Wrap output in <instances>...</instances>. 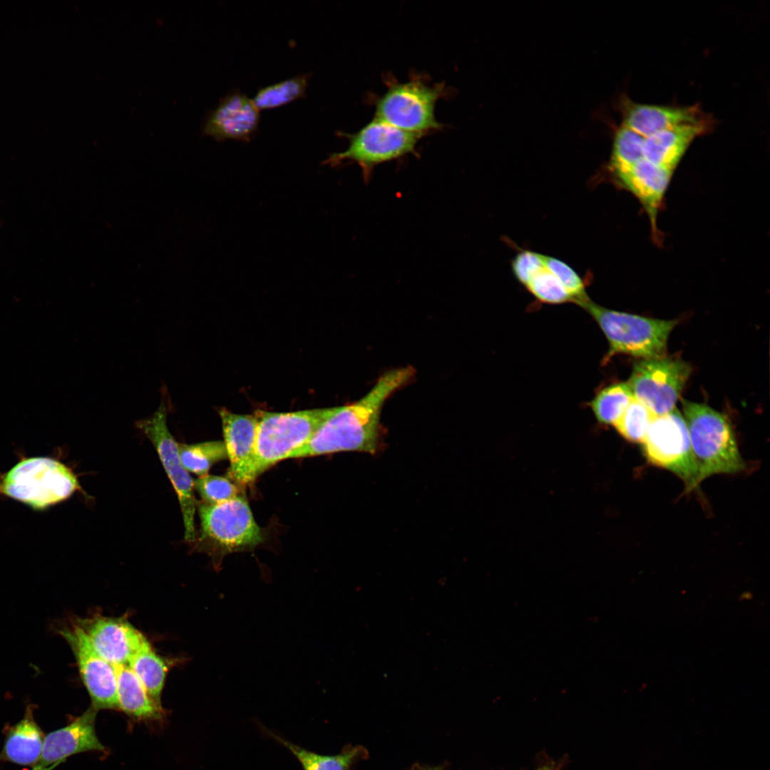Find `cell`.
I'll return each instance as SVG.
<instances>
[{
    "mask_svg": "<svg viewBox=\"0 0 770 770\" xmlns=\"http://www.w3.org/2000/svg\"><path fill=\"white\" fill-rule=\"evenodd\" d=\"M411 366L384 373L357 401L334 407L331 416L302 446L287 458L342 451L374 454L379 445L381 414L386 400L415 375Z\"/></svg>",
    "mask_w": 770,
    "mask_h": 770,
    "instance_id": "6da1fadb",
    "label": "cell"
},
{
    "mask_svg": "<svg viewBox=\"0 0 770 770\" xmlns=\"http://www.w3.org/2000/svg\"><path fill=\"white\" fill-rule=\"evenodd\" d=\"M699 483L714 474L736 473L745 468L729 419L703 404L682 401Z\"/></svg>",
    "mask_w": 770,
    "mask_h": 770,
    "instance_id": "7a4b0ae2",
    "label": "cell"
},
{
    "mask_svg": "<svg viewBox=\"0 0 770 770\" xmlns=\"http://www.w3.org/2000/svg\"><path fill=\"white\" fill-rule=\"evenodd\" d=\"M385 80L386 90L373 102L374 118L422 136L443 126L436 118L435 108L447 92L444 84L430 83L420 75L405 81L388 76Z\"/></svg>",
    "mask_w": 770,
    "mask_h": 770,
    "instance_id": "3957f363",
    "label": "cell"
},
{
    "mask_svg": "<svg viewBox=\"0 0 770 770\" xmlns=\"http://www.w3.org/2000/svg\"><path fill=\"white\" fill-rule=\"evenodd\" d=\"M578 304L597 322L609 342L604 362L617 354L643 359L664 356L668 337L677 323L609 309L588 298Z\"/></svg>",
    "mask_w": 770,
    "mask_h": 770,
    "instance_id": "277c9868",
    "label": "cell"
},
{
    "mask_svg": "<svg viewBox=\"0 0 770 770\" xmlns=\"http://www.w3.org/2000/svg\"><path fill=\"white\" fill-rule=\"evenodd\" d=\"M333 411L334 407L288 413L255 412V478L305 444Z\"/></svg>",
    "mask_w": 770,
    "mask_h": 770,
    "instance_id": "5b68a950",
    "label": "cell"
},
{
    "mask_svg": "<svg viewBox=\"0 0 770 770\" xmlns=\"http://www.w3.org/2000/svg\"><path fill=\"white\" fill-rule=\"evenodd\" d=\"M73 473L48 457L24 459L0 477V493L33 508L63 501L79 489Z\"/></svg>",
    "mask_w": 770,
    "mask_h": 770,
    "instance_id": "8992f818",
    "label": "cell"
},
{
    "mask_svg": "<svg viewBox=\"0 0 770 770\" xmlns=\"http://www.w3.org/2000/svg\"><path fill=\"white\" fill-rule=\"evenodd\" d=\"M340 135L349 140L348 147L344 151L332 153L323 163L337 167L346 161L354 163L361 168L366 183L370 180L376 166L417 154V145L423 137L376 118L356 133L341 132Z\"/></svg>",
    "mask_w": 770,
    "mask_h": 770,
    "instance_id": "52a82bcc",
    "label": "cell"
},
{
    "mask_svg": "<svg viewBox=\"0 0 770 770\" xmlns=\"http://www.w3.org/2000/svg\"><path fill=\"white\" fill-rule=\"evenodd\" d=\"M197 508L200 541L213 552L224 555L251 550L263 540L262 530L243 496L217 505L197 502Z\"/></svg>",
    "mask_w": 770,
    "mask_h": 770,
    "instance_id": "ba28073f",
    "label": "cell"
},
{
    "mask_svg": "<svg viewBox=\"0 0 770 770\" xmlns=\"http://www.w3.org/2000/svg\"><path fill=\"white\" fill-rule=\"evenodd\" d=\"M642 443L647 461L677 475L684 482L687 491L699 486V469L687 426L676 408L655 416Z\"/></svg>",
    "mask_w": 770,
    "mask_h": 770,
    "instance_id": "9c48e42d",
    "label": "cell"
},
{
    "mask_svg": "<svg viewBox=\"0 0 770 770\" xmlns=\"http://www.w3.org/2000/svg\"><path fill=\"white\" fill-rule=\"evenodd\" d=\"M160 406L150 417L136 422L137 427L153 444L165 471L178 495L185 527V538L195 540V514L197 501L194 496L193 480L180 461L178 444L168 430V393L164 389Z\"/></svg>",
    "mask_w": 770,
    "mask_h": 770,
    "instance_id": "30bf717a",
    "label": "cell"
},
{
    "mask_svg": "<svg viewBox=\"0 0 770 770\" xmlns=\"http://www.w3.org/2000/svg\"><path fill=\"white\" fill-rule=\"evenodd\" d=\"M690 373V365L679 358L645 359L635 364L628 384L634 398L658 416L675 409Z\"/></svg>",
    "mask_w": 770,
    "mask_h": 770,
    "instance_id": "8fae6325",
    "label": "cell"
},
{
    "mask_svg": "<svg viewBox=\"0 0 770 770\" xmlns=\"http://www.w3.org/2000/svg\"><path fill=\"white\" fill-rule=\"evenodd\" d=\"M59 632L73 652L92 706L96 709L118 708L115 667L95 651L77 622Z\"/></svg>",
    "mask_w": 770,
    "mask_h": 770,
    "instance_id": "7c38bea8",
    "label": "cell"
},
{
    "mask_svg": "<svg viewBox=\"0 0 770 770\" xmlns=\"http://www.w3.org/2000/svg\"><path fill=\"white\" fill-rule=\"evenodd\" d=\"M76 622L95 651L115 667L128 664L135 654L148 644L139 631L120 619L96 617Z\"/></svg>",
    "mask_w": 770,
    "mask_h": 770,
    "instance_id": "4fadbf2b",
    "label": "cell"
},
{
    "mask_svg": "<svg viewBox=\"0 0 770 770\" xmlns=\"http://www.w3.org/2000/svg\"><path fill=\"white\" fill-rule=\"evenodd\" d=\"M260 122V110L252 98L239 90L227 93L205 115L202 133L216 140L249 141Z\"/></svg>",
    "mask_w": 770,
    "mask_h": 770,
    "instance_id": "5bb4252c",
    "label": "cell"
},
{
    "mask_svg": "<svg viewBox=\"0 0 770 770\" xmlns=\"http://www.w3.org/2000/svg\"><path fill=\"white\" fill-rule=\"evenodd\" d=\"M97 710L91 706L67 726L46 735L41 757L33 770H52L72 755L104 751L95 729Z\"/></svg>",
    "mask_w": 770,
    "mask_h": 770,
    "instance_id": "9a60e30c",
    "label": "cell"
},
{
    "mask_svg": "<svg viewBox=\"0 0 770 770\" xmlns=\"http://www.w3.org/2000/svg\"><path fill=\"white\" fill-rule=\"evenodd\" d=\"M219 414L230 461L227 476L238 485H249L256 480L254 458L257 420L255 416L234 414L225 408Z\"/></svg>",
    "mask_w": 770,
    "mask_h": 770,
    "instance_id": "2e32d148",
    "label": "cell"
},
{
    "mask_svg": "<svg viewBox=\"0 0 770 770\" xmlns=\"http://www.w3.org/2000/svg\"><path fill=\"white\" fill-rule=\"evenodd\" d=\"M698 105L669 106L627 102L623 125L645 138L674 127L709 120Z\"/></svg>",
    "mask_w": 770,
    "mask_h": 770,
    "instance_id": "e0dca14e",
    "label": "cell"
},
{
    "mask_svg": "<svg viewBox=\"0 0 770 770\" xmlns=\"http://www.w3.org/2000/svg\"><path fill=\"white\" fill-rule=\"evenodd\" d=\"M713 125L709 120L667 129L645 138L643 158L659 167L674 171L690 143L707 133Z\"/></svg>",
    "mask_w": 770,
    "mask_h": 770,
    "instance_id": "ac0fdd59",
    "label": "cell"
},
{
    "mask_svg": "<svg viewBox=\"0 0 770 770\" xmlns=\"http://www.w3.org/2000/svg\"><path fill=\"white\" fill-rule=\"evenodd\" d=\"M672 173L643 158L626 173L616 178L640 201L650 217L652 230H655L658 210Z\"/></svg>",
    "mask_w": 770,
    "mask_h": 770,
    "instance_id": "d6986e66",
    "label": "cell"
},
{
    "mask_svg": "<svg viewBox=\"0 0 770 770\" xmlns=\"http://www.w3.org/2000/svg\"><path fill=\"white\" fill-rule=\"evenodd\" d=\"M44 737L32 709L27 708L24 718L9 730L0 760L34 767L41 757Z\"/></svg>",
    "mask_w": 770,
    "mask_h": 770,
    "instance_id": "ffe728a7",
    "label": "cell"
},
{
    "mask_svg": "<svg viewBox=\"0 0 770 770\" xmlns=\"http://www.w3.org/2000/svg\"><path fill=\"white\" fill-rule=\"evenodd\" d=\"M118 708L133 719H159L163 712L148 695L129 664L115 667Z\"/></svg>",
    "mask_w": 770,
    "mask_h": 770,
    "instance_id": "44dd1931",
    "label": "cell"
},
{
    "mask_svg": "<svg viewBox=\"0 0 770 770\" xmlns=\"http://www.w3.org/2000/svg\"><path fill=\"white\" fill-rule=\"evenodd\" d=\"M266 734L287 749L299 761L304 770H349L360 753L352 748L337 755H323L307 750L265 729Z\"/></svg>",
    "mask_w": 770,
    "mask_h": 770,
    "instance_id": "7402d4cb",
    "label": "cell"
},
{
    "mask_svg": "<svg viewBox=\"0 0 770 770\" xmlns=\"http://www.w3.org/2000/svg\"><path fill=\"white\" fill-rule=\"evenodd\" d=\"M128 664L150 697L161 706L160 697L167 669L165 662L153 651L148 643L135 654Z\"/></svg>",
    "mask_w": 770,
    "mask_h": 770,
    "instance_id": "603a6c76",
    "label": "cell"
},
{
    "mask_svg": "<svg viewBox=\"0 0 770 770\" xmlns=\"http://www.w3.org/2000/svg\"><path fill=\"white\" fill-rule=\"evenodd\" d=\"M310 73L294 76L260 88L252 101L260 110L272 109L302 97L307 90Z\"/></svg>",
    "mask_w": 770,
    "mask_h": 770,
    "instance_id": "cb8c5ba5",
    "label": "cell"
},
{
    "mask_svg": "<svg viewBox=\"0 0 770 770\" xmlns=\"http://www.w3.org/2000/svg\"><path fill=\"white\" fill-rule=\"evenodd\" d=\"M178 451L184 468L199 477L207 475L215 463L227 458L225 443L220 441L178 443Z\"/></svg>",
    "mask_w": 770,
    "mask_h": 770,
    "instance_id": "d4e9b609",
    "label": "cell"
},
{
    "mask_svg": "<svg viewBox=\"0 0 770 770\" xmlns=\"http://www.w3.org/2000/svg\"><path fill=\"white\" fill-rule=\"evenodd\" d=\"M634 399L628 383H617L602 389L590 406L597 421L614 425Z\"/></svg>",
    "mask_w": 770,
    "mask_h": 770,
    "instance_id": "484cf974",
    "label": "cell"
},
{
    "mask_svg": "<svg viewBox=\"0 0 770 770\" xmlns=\"http://www.w3.org/2000/svg\"><path fill=\"white\" fill-rule=\"evenodd\" d=\"M644 141V137L623 125L617 130L610 163L615 178L643 158Z\"/></svg>",
    "mask_w": 770,
    "mask_h": 770,
    "instance_id": "4316f807",
    "label": "cell"
},
{
    "mask_svg": "<svg viewBox=\"0 0 770 770\" xmlns=\"http://www.w3.org/2000/svg\"><path fill=\"white\" fill-rule=\"evenodd\" d=\"M654 418L646 406L634 398L613 426L626 440L642 443Z\"/></svg>",
    "mask_w": 770,
    "mask_h": 770,
    "instance_id": "83f0119b",
    "label": "cell"
},
{
    "mask_svg": "<svg viewBox=\"0 0 770 770\" xmlns=\"http://www.w3.org/2000/svg\"><path fill=\"white\" fill-rule=\"evenodd\" d=\"M526 287L542 302L560 304L573 302L560 281L545 267L532 277Z\"/></svg>",
    "mask_w": 770,
    "mask_h": 770,
    "instance_id": "f1b7e54d",
    "label": "cell"
},
{
    "mask_svg": "<svg viewBox=\"0 0 770 770\" xmlns=\"http://www.w3.org/2000/svg\"><path fill=\"white\" fill-rule=\"evenodd\" d=\"M194 489L203 502L217 505L232 500L239 494V489L228 478L205 475L193 481Z\"/></svg>",
    "mask_w": 770,
    "mask_h": 770,
    "instance_id": "f546056e",
    "label": "cell"
},
{
    "mask_svg": "<svg viewBox=\"0 0 770 770\" xmlns=\"http://www.w3.org/2000/svg\"><path fill=\"white\" fill-rule=\"evenodd\" d=\"M544 260L545 267L558 277L572 297L573 302L578 304L588 298L582 278L573 268L555 257L545 255Z\"/></svg>",
    "mask_w": 770,
    "mask_h": 770,
    "instance_id": "4dcf8cb0",
    "label": "cell"
},
{
    "mask_svg": "<svg viewBox=\"0 0 770 770\" xmlns=\"http://www.w3.org/2000/svg\"><path fill=\"white\" fill-rule=\"evenodd\" d=\"M545 255L530 250L519 252L511 262L513 274L526 286L532 277L545 267Z\"/></svg>",
    "mask_w": 770,
    "mask_h": 770,
    "instance_id": "1f68e13d",
    "label": "cell"
},
{
    "mask_svg": "<svg viewBox=\"0 0 770 770\" xmlns=\"http://www.w3.org/2000/svg\"><path fill=\"white\" fill-rule=\"evenodd\" d=\"M537 770H558V769L557 768H555V766H543V767H540V768L538 769Z\"/></svg>",
    "mask_w": 770,
    "mask_h": 770,
    "instance_id": "d6a6232c",
    "label": "cell"
},
{
    "mask_svg": "<svg viewBox=\"0 0 770 770\" xmlns=\"http://www.w3.org/2000/svg\"><path fill=\"white\" fill-rule=\"evenodd\" d=\"M422 770H438V769H422Z\"/></svg>",
    "mask_w": 770,
    "mask_h": 770,
    "instance_id": "836d02e7",
    "label": "cell"
}]
</instances>
